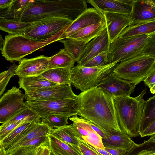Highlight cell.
<instances>
[{"label": "cell", "instance_id": "cell-3", "mask_svg": "<svg viewBox=\"0 0 155 155\" xmlns=\"http://www.w3.org/2000/svg\"><path fill=\"white\" fill-rule=\"evenodd\" d=\"M145 88L135 97L130 96L114 98L117 119L122 131L130 137H136L140 134L139 129L144 106Z\"/></svg>", "mask_w": 155, "mask_h": 155}, {"label": "cell", "instance_id": "cell-23", "mask_svg": "<svg viewBox=\"0 0 155 155\" xmlns=\"http://www.w3.org/2000/svg\"><path fill=\"white\" fill-rule=\"evenodd\" d=\"M49 134L74 147L78 145V133L73 124L51 129Z\"/></svg>", "mask_w": 155, "mask_h": 155}, {"label": "cell", "instance_id": "cell-15", "mask_svg": "<svg viewBox=\"0 0 155 155\" xmlns=\"http://www.w3.org/2000/svg\"><path fill=\"white\" fill-rule=\"evenodd\" d=\"M49 57L40 55L30 59H23L15 71V75L24 78L41 74L48 69Z\"/></svg>", "mask_w": 155, "mask_h": 155}, {"label": "cell", "instance_id": "cell-50", "mask_svg": "<svg viewBox=\"0 0 155 155\" xmlns=\"http://www.w3.org/2000/svg\"><path fill=\"white\" fill-rule=\"evenodd\" d=\"M152 139L153 140H155V134L152 136Z\"/></svg>", "mask_w": 155, "mask_h": 155}, {"label": "cell", "instance_id": "cell-42", "mask_svg": "<svg viewBox=\"0 0 155 155\" xmlns=\"http://www.w3.org/2000/svg\"><path fill=\"white\" fill-rule=\"evenodd\" d=\"M38 147H19L9 154L11 155H36Z\"/></svg>", "mask_w": 155, "mask_h": 155}, {"label": "cell", "instance_id": "cell-18", "mask_svg": "<svg viewBox=\"0 0 155 155\" xmlns=\"http://www.w3.org/2000/svg\"><path fill=\"white\" fill-rule=\"evenodd\" d=\"M134 0H88L101 13H115L130 15Z\"/></svg>", "mask_w": 155, "mask_h": 155}, {"label": "cell", "instance_id": "cell-1", "mask_svg": "<svg viewBox=\"0 0 155 155\" xmlns=\"http://www.w3.org/2000/svg\"><path fill=\"white\" fill-rule=\"evenodd\" d=\"M78 97L79 101L78 115L102 130L122 131L111 95L95 87L81 92Z\"/></svg>", "mask_w": 155, "mask_h": 155}, {"label": "cell", "instance_id": "cell-25", "mask_svg": "<svg viewBox=\"0 0 155 155\" xmlns=\"http://www.w3.org/2000/svg\"><path fill=\"white\" fill-rule=\"evenodd\" d=\"M48 145L54 155H81L73 146L48 134Z\"/></svg>", "mask_w": 155, "mask_h": 155}, {"label": "cell", "instance_id": "cell-41", "mask_svg": "<svg viewBox=\"0 0 155 155\" xmlns=\"http://www.w3.org/2000/svg\"><path fill=\"white\" fill-rule=\"evenodd\" d=\"M46 145H48V136H41L36 137L22 143L19 145L14 150L21 147H38Z\"/></svg>", "mask_w": 155, "mask_h": 155}, {"label": "cell", "instance_id": "cell-49", "mask_svg": "<svg viewBox=\"0 0 155 155\" xmlns=\"http://www.w3.org/2000/svg\"><path fill=\"white\" fill-rule=\"evenodd\" d=\"M0 145V155H11V154L7 153L5 150L4 146L1 144Z\"/></svg>", "mask_w": 155, "mask_h": 155}, {"label": "cell", "instance_id": "cell-5", "mask_svg": "<svg viewBox=\"0 0 155 155\" xmlns=\"http://www.w3.org/2000/svg\"><path fill=\"white\" fill-rule=\"evenodd\" d=\"M154 66L155 57L141 54L118 63L112 72L136 86L143 80Z\"/></svg>", "mask_w": 155, "mask_h": 155}, {"label": "cell", "instance_id": "cell-52", "mask_svg": "<svg viewBox=\"0 0 155 155\" xmlns=\"http://www.w3.org/2000/svg\"><path fill=\"white\" fill-rule=\"evenodd\" d=\"M145 155H155V153Z\"/></svg>", "mask_w": 155, "mask_h": 155}, {"label": "cell", "instance_id": "cell-47", "mask_svg": "<svg viewBox=\"0 0 155 155\" xmlns=\"http://www.w3.org/2000/svg\"><path fill=\"white\" fill-rule=\"evenodd\" d=\"M105 149L112 155H125L127 152L123 149H115L105 148Z\"/></svg>", "mask_w": 155, "mask_h": 155}, {"label": "cell", "instance_id": "cell-37", "mask_svg": "<svg viewBox=\"0 0 155 155\" xmlns=\"http://www.w3.org/2000/svg\"><path fill=\"white\" fill-rule=\"evenodd\" d=\"M109 64L108 52H103L89 60L83 66L87 67H98Z\"/></svg>", "mask_w": 155, "mask_h": 155}, {"label": "cell", "instance_id": "cell-30", "mask_svg": "<svg viewBox=\"0 0 155 155\" xmlns=\"http://www.w3.org/2000/svg\"><path fill=\"white\" fill-rule=\"evenodd\" d=\"M155 119V94L144 101L139 132L140 135L145 129Z\"/></svg>", "mask_w": 155, "mask_h": 155}, {"label": "cell", "instance_id": "cell-21", "mask_svg": "<svg viewBox=\"0 0 155 155\" xmlns=\"http://www.w3.org/2000/svg\"><path fill=\"white\" fill-rule=\"evenodd\" d=\"M132 5L130 26L155 20V5L150 0H134Z\"/></svg>", "mask_w": 155, "mask_h": 155}, {"label": "cell", "instance_id": "cell-31", "mask_svg": "<svg viewBox=\"0 0 155 155\" xmlns=\"http://www.w3.org/2000/svg\"><path fill=\"white\" fill-rule=\"evenodd\" d=\"M62 43L64 48L77 62L87 44L85 41L66 38L59 41Z\"/></svg>", "mask_w": 155, "mask_h": 155}, {"label": "cell", "instance_id": "cell-28", "mask_svg": "<svg viewBox=\"0 0 155 155\" xmlns=\"http://www.w3.org/2000/svg\"><path fill=\"white\" fill-rule=\"evenodd\" d=\"M155 32V20L134 26H129L125 28L118 37L123 38L133 36L150 35Z\"/></svg>", "mask_w": 155, "mask_h": 155}, {"label": "cell", "instance_id": "cell-12", "mask_svg": "<svg viewBox=\"0 0 155 155\" xmlns=\"http://www.w3.org/2000/svg\"><path fill=\"white\" fill-rule=\"evenodd\" d=\"M97 87L114 98L125 96H130L136 86L128 81L116 76L112 71Z\"/></svg>", "mask_w": 155, "mask_h": 155}, {"label": "cell", "instance_id": "cell-16", "mask_svg": "<svg viewBox=\"0 0 155 155\" xmlns=\"http://www.w3.org/2000/svg\"><path fill=\"white\" fill-rule=\"evenodd\" d=\"M102 14L110 43L118 38L122 31L132 22L130 15L110 12Z\"/></svg>", "mask_w": 155, "mask_h": 155}, {"label": "cell", "instance_id": "cell-44", "mask_svg": "<svg viewBox=\"0 0 155 155\" xmlns=\"http://www.w3.org/2000/svg\"><path fill=\"white\" fill-rule=\"evenodd\" d=\"M155 134V119L145 129L140 135L141 137L151 136Z\"/></svg>", "mask_w": 155, "mask_h": 155}, {"label": "cell", "instance_id": "cell-8", "mask_svg": "<svg viewBox=\"0 0 155 155\" xmlns=\"http://www.w3.org/2000/svg\"><path fill=\"white\" fill-rule=\"evenodd\" d=\"M72 22L60 17L44 18L33 22L21 35L37 41H45L66 28Z\"/></svg>", "mask_w": 155, "mask_h": 155}, {"label": "cell", "instance_id": "cell-19", "mask_svg": "<svg viewBox=\"0 0 155 155\" xmlns=\"http://www.w3.org/2000/svg\"><path fill=\"white\" fill-rule=\"evenodd\" d=\"M103 131L104 137L102 142L105 148L123 149L127 153L134 145L135 143L131 137L122 131L113 130H103Z\"/></svg>", "mask_w": 155, "mask_h": 155}, {"label": "cell", "instance_id": "cell-9", "mask_svg": "<svg viewBox=\"0 0 155 155\" xmlns=\"http://www.w3.org/2000/svg\"><path fill=\"white\" fill-rule=\"evenodd\" d=\"M25 102L41 118L49 115L63 116L69 118L78 115L79 101L76 98L51 101H26Z\"/></svg>", "mask_w": 155, "mask_h": 155}, {"label": "cell", "instance_id": "cell-4", "mask_svg": "<svg viewBox=\"0 0 155 155\" xmlns=\"http://www.w3.org/2000/svg\"><path fill=\"white\" fill-rule=\"evenodd\" d=\"M66 28L48 39L40 41L22 35H7L5 37L1 50L2 55L10 62L20 61L24 57L37 50L60 40V36Z\"/></svg>", "mask_w": 155, "mask_h": 155}, {"label": "cell", "instance_id": "cell-53", "mask_svg": "<svg viewBox=\"0 0 155 155\" xmlns=\"http://www.w3.org/2000/svg\"><path fill=\"white\" fill-rule=\"evenodd\" d=\"M51 155H54V154H52H52H51Z\"/></svg>", "mask_w": 155, "mask_h": 155}, {"label": "cell", "instance_id": "cell-33", "mask_svg": "<svg viewBox=\"0 0 155 155\" xmlns=\"http://www.w3.org/2000/svg\"><path fill=\"white\" fill-rule=\"evenodd\" d=\"M29 0H15L12 5L7 9L0 10V18L14 19L25 8Z\"/></svg>", "mask_w": 155, "mask_h": 155}, {"label": "cell", "instance_id": "cell-36", "mask_svg": "<svg viewBox=\"0 0 155 155\" xmlns=\"http://www.w3.org/2000/svg\"><path fill=\"white\" fill-rule=\"evenodd\" d=\"M37 123L38 122L29 121H25L0 141V144L5 147L28 128Z\"/></svg>", "mask_w": 155, "mask_h": 155}, {"label": "cell", "instance_id": "cell-48", "mask_svg": "<svg viewBox=\"0 0 155 155\" xmlns=\"http://www.w3.org/2000/svg\"><path fill=\"white\" fill-rule=\"evenodd\" d=\"M92 148L95 150L96 151L100 153L102 155H112L107 151L105 149H102L93 146L89 145Z\"/></svg>", "mask_w": 155, "mask_h": 155}, {"label": "cell", "instance_id": "cell-6", "mask_svg": "<svg viewBox=\"0 0 155 155\" xmlns=\"http://www.w3.org/2000/svg\"><path fill=\"white\" fill-rule=\"evenodd\" d=\"M117 63L112 62L103 66L94 67L77 64L71 70V84L81 92L97 87L112 71Z\"/></svg>", "mask_w": 155, "mask_h": 155}, {"label": "cell", "instance_id": "cell-11", "mask_svg": "<svg viewBox=\"0 0 155 155\" xmlns=\"http://www.w3.org/2000/svg\"><path fill=\"white\" fill-rule=\"evenodd\" d=\"M26 101H51L77 97L73 92L71 84H60L44 90L25 94Z\"/></svg>", "mask_w": 155, "mask_h": 155}, {"label": "cell", "instance_id": "cell-38", "mask_svg": "<svg viewBox=\"0 0 155 155\" xmlns=\"http://www.w3.org/2000/svg\"><path fill=\"white\" fill-rule=\"evenodd\" d=\"M17 67L15 64L11 66L7 70L0 74V96H1L5 90L6 87L11 78L15 75Z\"/></svg>", "mask_w": 155, "mask_h": 155}, {"label": "cell", "instance_id": "cell-29", "mask_svg": "<svg viewBox=\"0 0 155 155\" xmlns=\"http://www.w3.org/2000/svg\"><path fill=\"white\" fill-rule=\"evenodd\" d=\"M32 23L33 22L0 18V29L9 34L21 35Z\"/></svg>", "mask_w": 155, "mask_h": 155}, {"label": "cell", "instance_id": "cell-2", "mask_svg": "<svg viewBox=\"0 0 155 155\" xmlns=\"http://www.w3.org/2000/svg\"><path fill=\"white\" fill-rule=\"evenodd\" d=\"M87 8L85 0H30L22 12L13 19L32 22L57 17L73 21Z\"/></svg>", "mask_w": 155, "mask_h": 155}, {"label": "cell", "instance_id": "cell-26", "mask_svg": "<svg viewBox=\"0 0 155 155\" xmlns=\"http://www.w3.org/2000/svg\"><path fill=\"white\" fill-rule=\"evenodd\" d=\"M71 69L59 68L48 69L41 75L50 82L58 85L71 84Z\"/></svg>", "mask_w": 155, "mask_h": 155}, {"label": "cell", "instance_id": "cell-45", "mask_svg": "<svg viewBox=\"0 0 155 155\" xmlns=\"http://www.w3.org/2000/svg\"><path fill=\"white\" fill-rule=\"evenodd\" d=\"M52 153L49 145H46L38 147L36 155H51Z\"/></svg>", "mask_w": 155, "mask_h": 155}, {"label": "cell", "instance_id": "cell-17", "mask_svg": "<svg viewBox=\"0 0 155 155\" xmlns=\"http://www.w3.org/2000/svg\"><path fill=\"white\" fill-rule=\"evenodd\" d=\"M77 131L79 137L82 140L94 147L105 149L102 137L92 128L89 120L78 115L69 118Z\"/></svg>", "mask_w": 155, "mask_h": 155}, {"label": "cell", "instance_id": "cell-27", "mask_svg": "<svg viewBox=\"0 0 155 155\" xmlns=\"http://www.w3.org/2000/svg\"><path fill=\"white\" fill-rule=\"evenodd\" d=\"M75 62L66 50L62 49L56 54L49 57L48 69L64 68L71 69Z\"/></svg>", "mask_w": 155, "mask_h": 155}, {"label": "cell", "instance_id": "cell-14", "mask_svg": "<svg viewBox=\"0 0 155 155\" xmlns=\"http://www.w3.org/2000/svg\"><path fill=\"white\" fill-rule=\"evenodd\" d=\"M103 15L94 8H87L66 28L60 36V40L68 38L88 26L102 21Z\"/></svg>", "mask_w": 155, "mask_h": 155}, {"label": "cell", "instance_id": "cell-13", "mask_svg": "<svg viewBox=\"0 0 155 155\" xmlns=\"http://www.w3.org/2000/svg\"><path fill=\"white\" fill-rule=\"evenodd\" d=\"M110 44L106 27L100 34L86 44L77 62L78 65L83 66L100 53L109 52Z\"/></svg>", "mask_w": 155, "mask_h": 155}, {"label": "cell", "instance_id": "cell-40", "mask_svg": "<svg viewBox=\"0 0 155 155\" xmlns=\"http://www.w3.org/2000/svg\"><path fill=\"white\" fill-rule=\"evenodd\" d=\"M141 54L155 57V32L149 35Z\"/></svg>", "mask_w": 155, "mask_h": 155}, {"label": "cell", "instance_id": "cell-24", "mask_svg": "<svg viewBox=\"0 0 155 155\" xmlns=\"http://www.w3.org/2000/svg\"><path fill=\"white\" fill-rule=\"evenodd\" d=\"M104 19L97 23L88 26L68 38L85 41L87 44L100 34L106 28Z\"/></svg>", "mask_w": 155, "mask_h": 155}, {"label": "cell", "instance_id": "cell-46", "mask_svg": "<svg viewBox=\"0 0 155 155\" xmlns=\"http://www.w3.org/2000/svg\"><path fill=\"white\" fill-rule=\"evenodd\" d=\"M15 0H0V10H4L9 8L13 4Z\"/></svg>", "mask_w": 155, "mask_h": 155}, {"label": "cell", "instance_id": "cell-43", "mask_svg": "<svg viewBox=\"0 0 155 155\" xmlns=\"http://www.w3.org/2000/svg\"><path fill=\"white\" fill-rule=\"evenodd\" d=\"M143 81L145 84L149 88L151 93L153 94H155V66Z\"/></svg>", "mask_w": 155, "mask_h": 155}, {"label": "cell", "instance_id": "cell-39", "mask_svg": "<svg viewBox=\"0 0 155 155\" xmlns=\"http://www.w3.org/2000/svg\"><path fill=\"white\" fill-rule=\"evenodd\" d=\"M76 137L79 140V143L78 147H74L79 152L81 155H102L80 138L78 134Z\"/></svg>", "mask_w": 155, "mask_h": 155}, {"label": "cell", "instance_id": "cell-51", "mask_svg": "<svg viewBox=\"0 0 155 155\" xmlns=\"http://www.w3.org/2000/svg\"><path fill=\"white\" fill-rule=\"evenodd\" d=\"M150 1L155 5V0H150Z\"/></svg>", "mask_w": 155, "mask_h": 155}, {"label": "cell", "instance_id": "cell-20", "mask_svg": "<svg viewBox=\"0 0 155 155\" xmlns=\"http://www.w3.org/2000/svg\"><path fill=\"white\" fill-rule=\"evenodd\" d=\"M51 129L42 122L35 123L22 133L8 145L4 147L6 152L10 153L22 143L41 136H48Z\"/></svg>", "mask_w": 155, "mask_h": 155}, {"label": "cell", "instance_id": "cell-35", "mask_svg": "<svg viewBox=\"0 0 155 155\" xmlns=\"http://www.w3.org/2000/svg\"><path fill=\"white\" fill-rule=\"evenodd\" d=\"M68 118L57 115H49L42 117L41 121L50 129L57 128L64 126L68 124Z\"/></svg>", "mask_w": 155, "mask_h": 155}, {"label": "cell", "instance_id": "cell-10", "mask_svg": "<svg viewBox=\"0 0 155 155\" xmlns=\"http://www.w3.org/2000/svg\"><path fill=\"white\" fill-rule=\"evenodd\" d=\"M25 95L16 86L8 90L0 99V122L3 124L28 104L24 101Z\"/></svg>", "mask_w": 155, "mask_h": 155}, {"label": "cell", "instance_id": "cell-32", "mask_svg": "<svg viewBox=\"0 0 155 155\" xmlns=\"http://www.w3.org/2000/svg\"><path fill=\"white\" fill-rule=\"evenodd\" d=\"M26 121L37 122L41 121V119L37 113L28 105L27 106L20 110L4 123L7 124Z\"/></svg>", "mask_w": 155, "mask_h": 155}, {"label": "cell", "instance_id": "cell-34", "mask_svg": "<svg viewBox=\"0 0 155 155\" xmlns=\"http://www.w3.org/2000/svg\"><path fill=\"white\" fill-rule=\"evenodd\" d=\"M155 153V140H145L140 144L135 143L133 148L125 155H145Z\"/></svg>", "mask_w": 155, "mask_h": 155}, {"label": "cell", "instance_id": "cell-22", "mask_svg": "<svg viewBox=\"0 0 155 155\" xmlns=\"http://www.w3.org/2000/svg\"><path fill=\"white\" fill-rule=\"evenodd\" d=\"M19 88L25 91V94L35 92L58 84L48 81L41 75L26 77H19Z\"/></svg>", "mask_w": 155, "mask_h": 155}, {"label": "cell", "instance_id": "cell-7", "mask_svg": "<svg viewBox=\"0 0 155 155\" xmlns=\"http://www.w3.org/2000/svg\"><path fill=\"white\" fill-rule=\"evenodd\" d=\"M149 35H142L116 39L110 44L109 64L118 63L141 54Z\"/></svg>", "mask_w": 155, "mask_h": 155}]
</instances>
